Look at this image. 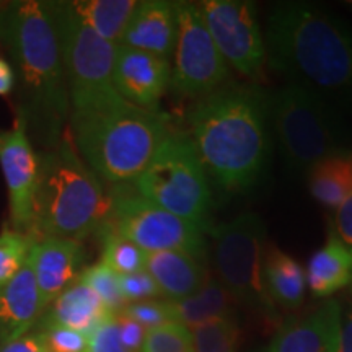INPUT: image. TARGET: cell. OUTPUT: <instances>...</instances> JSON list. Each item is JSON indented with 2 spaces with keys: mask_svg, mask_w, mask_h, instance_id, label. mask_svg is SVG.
Returning <instances> with one entry per match:
<instances>
[{
  "mask_svg": "<svg viewBox=\"0 0 352 352\" xmlns=\"http://www.w3.org/2000/svg\"><path fill=\"white\" fill-rule=\"evenodd\" d=\"M145 201L202 228L212 208L210 183L186 134L170 132L151 165L134 182Z\"/></svg>",
  "mask_w": 352,
  "mask_h": 352,
  "instance_id": "7",
  "label": "cell"
},
{
  "mask_svg": "<svg viewBox=\"0 0 352 352\" xmlns=\"http://www.w3.org/2000/svg\"><path fill=\"white\" fill-rule=\"evenodd\" d=\"M34 239L28 233L3 230L0 233V289L19 274L30 258Z\"/></svg>",
  "mask_w": 352,
  "mask_h": 352,
  "instance_id": "28",
  "label": "cell"
},
{
  "mask_svg": "<svg viewBox=\"0 0 352 352\" xmlns=\"http://www.w3.org/2000/svg\"><path fill=\"white\" fill-rule=\"evenodd\" d=\"M74 12L88 28L107 41L120 46L134 13L135 0H80L70 2Z\"/></svg>",
  "mask_w": 352,
  "mask_h": 352,
  "instance_id": "25",
  "label": "cell"
},
{
  "mask_svg": "<svg viewBox=\"0 0 352 352\" xmlns=\"http://www.w3.org/2000/svg\"><path fill=\"white\" fill-rule=\"evenodd\" d=\"M197 157L223 192H246L261 182L271 157L270 94L252 85H223L189 111Z\"/></svg>",
  "mask_w": 352,
  "mask_h": 352,
  "instance_id": "2",
  "label": "cell"
},
{
  "mask_svg": "<svg viewBox=\"0 0 352 352\" xmlns=\"http://www.w3.org/2000/svg\"><path fill=\"white\" fill-rule=\"evenodd\" d=\"M266 60L285 83L352 116V26L308 2H279L266 21Z\"/></svg>",
  "mask_w": 352,
  "mask_h": 352,
  "instance_id": "1",
  "label": "cell"
},
{
  "mask_svg": "<svg viewBox=\"0 0 352 352\" xmlns=\"http://www.w3.org/2000/svg\"><path fill=\"white\" fill-rule=\"evenodd\" d=\"M202 261L204 259L184 252L148 253L145 271L152 276L166 300H179L204 285L209 274Z\"/></svg>",
  "mask_w": 352,
  "mask_h": 352,
  "instance_id": "19",
  "label": "cell"
},
{
  "mask_svg": "<svg viewBox=\"0 0 352 352\" xmlns=\"http://www.w3.org/2000/svg\"><path fill=\"white\" fill-rule=\"evenodd\" d=\"M120 287L126 303L155 300L158 296H162L160 289L147 271L120 276Z\"/></svg>",
  "mask_w": 352,
  "mask_h": 352,
  "instance_id": "33",
  "label": "cell"
},
{
  "mask_svg": "<svg viewBox=\"0 0 352 352\" xmlns=\"http://www.w3.org/2000/svg\"><path fill=\"white\" fill-rule=\"evenodd\" d=\"M38 334L46 352H85L88 346L87 334L60 324L41 323Z\"/></svg>",
  "mask_w": 352,
  "mask_h": 352,
  "instance_id": "31",
  "label": "cell"
},
{
  "mask_svg": "<svg viewBox=\"0 0 352 352\" xmlns=\"http://www.w3.org/2000/svg\"><path fill=\"white\" fill-rule=\"evenodd\" d=\"M195 352H236L239 327L233 318H220L192 328Z\"/></svg>",
  "mask_w": 352,
  "mask_h": 352,
  "instance_id": "27",
  "label": "cell"
},
{
  "mask_svg": "<svg viewBox=\"0 0 352 352\" xmlns=\"http://www.w3.org/2000/svg\"><path fill=\"white\" fill-rule=\"evenodd\" d=\"M347 6H349V8L352 10V2H347Z\"/></svg>",
  "mask_w": 352,
  "mask_h": 352,
  "instance_id": "40",
  "label": "cell"
},
{
  "mask_svg": "<svg viewBox=\"0 0 352 352\" xmlns=\"http://www.w3.org/2000/svg\"><path fill=\"white\" fill-rule=\"evenodd\" d=\"M69 121L78 155L113 184L134 183L171 132L166 114L135 107L116 90L72 104Z\"/></svg>",
  "mask_w": 352,
  "mask_h": 352,
  "instance_id": "4",
  "label": "cell"
},
{
  "mask_svg": "<svg viewBox=\"0 0 352 352\" xmlns=\"http://www.w3.org/2000/svg\"><path fill=\"white\" fill-rule=\"evenodd\" d=\"M43 311L36 279L30 261L10 283L0 289V342L6 344L25 336Z\"/></svg>",
  "mask_w": 352,
  "mask_h": 352,
  "instance_id": "18",
  "label": "cell"
},
{
  "mask_svg": "<svg viewBox=\"0 0 352 352\" xmlns=\"http://www.w3.org/2000/svg\"><path fill=\"white\" fill-rule=\"evenodd\" d=\"M176 26V2H138L120 46L168 59L175 50Z\"/></svg>",
  "mask_w": 352,
  "mask_h": 352,
  "instance_id": "17",
  "label": "cell"
},
{
  "mask_svg": "<svg viewBox=\"0 0 352 352\" xmlns=\"http://www.w3.org/2000/svg\"><path fill=\"white\" fill-rule=\"evenodd\" d=\"M307 176L311 196L324 208L336 210L352 196V152L324 158Z\"/></svg>",
  "mask_w": 352,
  "mask_h": 352,
  "instance_id": "24",
  "label": "cell"
},
{
  "mask_svg": "<svg viewBox=\"0 0 352 352\" xmlns=\"http://www.w3.org/2000/svg\"><path fill=\"white\" fill-rule=\"evenodd\" d=\"M264 284L274 305L297 308L305 298V270L296 258L271 246L264 258Z\"/></svg>",
  "mask_w": 352,
  "mask_h": 352,
  "instance_id": "23",
  "label": "cell"
},
{
  "mask_svg": "<svg viewBox=\"0 0 352 352\" xmlns=\"http://www.w3.org/2000/svg\"><path fill=\"white\" fill-rule=\"evenodd\" d=\"M114 316L100 297L85 283L77 279L52 302V308L41 323L60 324L90 336L100 324Z\"/></svg>",
  "mask_w": 352,
  "mask_h": 352,
  "instance_id": "20",
  "label": "cell"
},
{
  "mask_svg": "<svg viewBox=\"0 0 352 352\" xmlns=\"http://www.w3.org/2000/svg\"><path fill=\"white\" fill-rule=\"evenodd\" d=\"M0 41L19 80V120L50 151L63 139L70 96L47 2L20 0L0 7Z\"/></svg>",
  "mask_w": 352,
  "mask_h": 352,
  "instance_id": "3",
  "label": "cell"
},
{
  "mask_svg": "<svg viewBox=\"0 0 352 352\" xmlns=\"http://www.w3.org/2000/svg\"><path fill=\"white\" fill-rule=\"evenodd\" d=\"M98 235L103 245L100 261L107 264L109 270L120 276L145 271L148 253H145L142 248L113 232L100 230Z\"/></svg>",
  "mask_w": 352,
  "mask_h": 352,
  "instance_id": "26",
  "label": "cell"
},
{
  "mask_svg": "<svg viewBox=\"0 0 352 352\" xmlns=\"http://www.w3.org/2000/svg\"><path fill=\"white\" fill-rule=\"evenodd\" d=\"M0 168L8 191L12 230L32 235L39 160L21 120L12 129L0 131Z\"/></svg>",
  "mask_w": 352,
  "mask_h": 352,
  "instance_id": "13",
  "label": "cell"
},
{
  "mask_svg": "<svg viewBox=\"0 0 352 352\" xmlns=\"http://www.w3.org/2000/svg\"><path fill=\"white\" fill-rule=\"evenodd\" d=\"M138 321L139 324L147 329H153L162 327L165 323H171L168 307H166V300H144V302H135V303H127L124 310L121 311Z\"/></svg>",
  "mask_w": 352,
  "mask_h": 352,
  "instance_id": "32",
  "label": "cell"
},
{
  "mask_svg": "<svg viewBox=\"0 0 352 352\" xmlns=\"http://www.w3.org/2000/svg\"><path fill=\"white\" fill-rule=\"evenodd\" d=\"M176 41L170 88L186 98H204L226 85L228 67L210 36L199 3L176 2Z\"/></svg>",
  "mask_w": 352,
  "mask_h": 352,
  "instance_id": "11",
  "label": "cell"
},
{
  "mask_svg": "<svg viewBox=\"0 0 352 352\" xmlns=\"http://www.w3.org/2000/svg\"><path fill=\"white\" fill-rule=\"evenodd\" d=\"M118 186L121 188L109 192L111 208L100 230L116 233L145 253L184 252L204 259V228L157 208L135 189H126V184Z\"/></svg>",
  "mask_w": 352,
  "mask_h": 352,
  "instance_id": "9",
  "label": "cell"
},
{
  "mask_svg": "<svg viewBox=\"0 0 352 352\" xmlns=\"http://www.w3.org/2000/svg\"><path fill=\"white\" fill-rule=\"evenodd\" d=\"M39 173L32 236L80 241L107 222L111 197L100 178L78 155L72 138L38 157Z\"/></svg>",
  "mask_w": 352,
  "mask_h": 352,
  "instance_id": "5",
  "label": "cell"
},
{
  "mask_svg": "<svg viewBox=\"0 0 352 352\" xmlns=\"http://www.w3.org/2000/svg\"><path fill=\"white\" fill-rule=\"evenodd\" d=\"M341 303L328 298L308 315L277 329L270 352H341Z\"/></svg>",
  "mask_w": 352,
  "mask_h": 352,
  "instance_id": "15",
  "label": "cell"
},
{
  "mask_svg": "<svg viewBox=\"0 0 352 352\" xmlns=\"http://www.w3.org/2000/svg\"><path fill=\"white\" fill-rule=\"evenodd\" d=\"M341 352H352V284H351V305H349V310H347V314L342 316Z\"/></svg>",
  "mask_w": 352,
  "mask_h": 352,
  "instance_id": "39",
  "label": "cell"
},
{
  "mask_svg": "<svg viewBox=\"0 0 352 352\" xmlns=\"http://www.w3.org/2000/svg\"><path fill=\"white\" fill-rule=\"evenodd\" d=\"M59 41L70 107L114 90L116 44L98 36L74 12L70 2H47Z\"/></svg>",
  "mask_w": 352,
  "mask_h": 352,
  "instance_id": "10",
  "label": "cell"
},
{
  "mask_svg": "<svg viewBox=\"0 0 352 352\" xmlns=\"http://www.w3.org/2000/svg\"><path fill=\"white\" fill-rule=\"evenodd\" d=\"M233 300L217 277L208 276L206 283L196 294L179 300H166L171 323H179L192 329L209 321L232 318Z\"/></svg>",
  "mask_w": 352,
  "mask_h": 352,
  "instance_id": "22",
  "label": "cell"
},
{
  "mask_svg": "<svg viewBox=\"0 0 352 352\" xmlns=\"http://www.w3.org/2000/svg\"><path fill=\"white\" fill-rule=\"evenodd\" d=\"M83 258L80 241L56 236H44L34 241L28 261L36 279L43 310L78 279Z\"/></svg>",
  "mask_w": 352,
  "mask_h": 352,
  "instance_id": "16",
  "label": "cell"
},
{
  "mask_svg": "<svg viewBox=\"0 0 352 352\" xmlns=\"http://www.w3.org/2000/svg\"><path fill=\"white\" fill-rule=\"evenodd\" d=\"M271 135L289 171L308 175L324 158L351 152L344 116L300 87L285 83L270 95Z\"/></svg>",
  "mask_w": 352,
  "mask_h": 352,
  "instance_id": "6",
  "label": "cell"
},
{
  "mask_svg": "<svg viewBox=\"0 0 352 352\" xmlns=\"http://www.w3.org/2000/svg\"><path fill=\"white\" fill-rule=\"evenodd\" d=\"M171 64L165 57L118 46L113 67V87L122 98L139 108L157 109L168 91Z\"/></svg>",
  "mask_w": 352,
  "mask_h": 352,
  "instance_id": "14",
  "label": "cell"
},
{
  "mask_svg": "<svg viewBox=\"0 0 352 352\" xmlns=\"http://www.w3.org/2000/svg\"><path fill=\"white\" fill-rule=\"evenodd\" d=\"M0 352H46L41 342L39 334H30L26 333L25 336L13 340L10 342H6L0 347Z\"/></svg>",
  "mask_w": 352,
  "mask_h": 352,
  "instance_id": "37",
  "label": "cell"
},
{
  "mask_svg": "<svg viewBox=\"0 0 352 352\" xmlns=\"http://www.w3.org/2000/svg\"><path fill=\"white\" fill-rule=\"evenodd\" d=\"M212 259L217 280L235 303H241L264 316H274L272 303L264 284L266 258V223L254 212L220 223L210 230Z\"/></svg>",
  "mask_w": 352,
  "mask_h": 352,
  "instance_id": "8",
  "label": "cell"
},
{
  "mask_svg": "<svg viewBox=\"0 0 352 352\" xmlns=\"http://www.w3.org/2000/svg\"><path fill=\"white\" fill-rule=\"evenodd\" d=\"M307 287L315 297L328 298L352 284V254L334 230L314 253L305 270Z\"/></svg>",
  "mask_w": 352,
  "mask_h": 352,
  "instance_id": "21",
  "label": "cell"
},
{
  "mask_svg": "<svg viewBox=\"0 0 352 352\" xmlns=\"http://www.w3.org/2000/svg\"><path fill=\"white\" fill-rule=\"evenodd\" d=\"M140 352H195L191 329L179 323L148 329Z\"/></svg>",
  "mask_w": 352,
  "mask_h": 352,
  "instance_id": "30",
  "label": "cell"
},
{
  "mask_svg": "<svg viewBox=\"0 0 352 352\" xmlns=\"http://www.w3.org/2000/svg\"><path fill=\"white\" fill-rule=\"evenodd\" d=\"M78 279L94 290L113 315L121 314L124 310L127 303L124 297H122L120 287V274L109 270L107 264H103L101 261L95 263L94 266L82 271Z\"/></svg>",
  "mask_w": 352,
  "mask_h": 352,
  "instance_id": "29",
  "label": "cell"
},
{
  "mask_svg": "<svg viewBox=\"0 0 352 352\" xmlns=\"http://www.w3.org/2000/svg\"><path fill=\"white\" fill-rule=\"evenodd\" d=\"M334 212V233L352 254V196Z\"/></svg>",
  "mask_w": 352,
  "mask_h": 352,
  "instance_id": "36",
  "label": "cell"
},
{
  "mask_svg": "<svg viewBox=\"0 0 352 352\" xmlns=\"http://www.w3.org/2000/svg\"><path fill=\"white\" fill-rule=\"evenodd\" d=\"M206 26L228 67L254 77L266 63V44L254 3L206 0L199 3Z\"/></svg>",
  "mask_w": 352,
  "mask_h": 352,
  "instance_id": "12",
  "label": "cell"
},
{
  "mask_svg": "<svg viewBox=\"0 0 352 352\" xmlns=\"http://www.w3.org/2000/svg\"><path fill=\"white\" fill-rule=\"evenodd\" d=\"M85 352H129L122 346L114 316L104 321L103 324H100L88 336V346Z\"/></svg>",
  "mask_w": 352,
  "mask_h": 352,
  "instance_id": "34",
  "label": "cell"
},
{
  "mask_svg": "<svg viewBox=\"0 0 352 352\" xmlns=\"http://www.w3.org/2000/svg\"><path fill=\"white\" fill-rule=\"evenodd\" d=\"M13 88H15V72L10 63L0 57V96L12 94Z\"/></svg>",
  "mask_w": 352,
  "mask_h": 352,
  "instance_id": "38",
  "label": "cell"
},
{
  "mask_svg": "<svg viewBox=\"0 0 352 352\" xmlns=\"http://www.w3.org/2000/svg\"><path fill=\"white\" fill-rule=\"evenodd\" d=\"M114 321H116L118 333H120L122 346L129 352H140L144 346L145 336H147V329L124 314L114 315Z\"/></svg>",
  "mask_w": 352,
  "mask_h": 352,
  "instance_id": "35",
  "label": "cell"
}]
</instances>
